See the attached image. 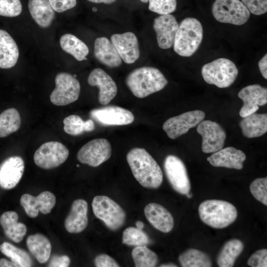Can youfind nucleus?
<instances>
[{"label":"nucleus","instance_id":"1","mask_svg":"<svg viewBox=\"0 0 267 267\" xmlns=\"http://www.w3.org/2000/svg\"><path fill=\"white\" fill-rule=\"evenodd\" d=\"M126 158L133 176L141 185L150 189L161 186L163 179L161 169L145 149L133 148Z\"/></svg>","mask_w":267,"mask_h":267},{"label":"nucleus","instance_id":"2","mask_svg":"<svg viewBox=\"0 0 267 267\" xmlns=\"http://www.w3.org/2000/svg\"><path fill=\"white\" fill-rule=\"evenodd\" d=\"M126 83L135 96L142 98L163 89L168 81L158 69L143 66L130 72Z\"/></svg>","mask_w":267,"mask_h":267},{"label":"nucleus","instance_id":"3","mask_svg":"<svg viewBox=\"0 0 267 267\" xmlns=\"http://www.w3.org/2000/svg\"><path fill=\"white\" fill-rule=\"evenodd\" d=\"M201 220L214 228H225L232 223L237 217L236 207L230 203L221 200H207L198 207Z\"/></svg>","mask_w":267,"mask_h":267},{"label":"nucleus","instance_id":"4","mask_svg":"<svg viewBox=\"0 0 267 267\" xmlns=\"http://www.w3.org/2000/svg\"><path fill=\"white\" fill-rule=\"evenodd\" d=\"M203 35V27L198 19L193 17L184 19L178 25L175 35L174 51L181 56H191L200 45Z\"/></svg>","mask_w":267,"mask_h":267},{"label":"nucleus","instance_id":"5","mask_svg":"<svg viewBox=\"0 0 267 267\" xmlns=\"http://www.w3.org/2000/svg\"><path fill=\"white\" fill-rule=\"evenodd\" d=\"M201 74L207 83L219 88H225L234 83L238 74V70L230 60L220 58L204 65Z\"/></svg>","mask_w":267,"mask_h":267},{"label":"nucleus","instance_id":"6","mask_svg":"<svg viewBox=\"0 0 267 267\" xmlns=\"http://www.w3.org/2000/svg\"><path fill=\"white\" fill-rule=\"evenodd\" d=\"M93 212L110 230H117L124 224L126 213L123 209L110 198L96 196L92 202Z\"/></svg>","mask_w":267,"mask_h":267},{"label":"nucleus","instance_id":"7","mask_svg":"<svg viewBox=\"0 0 267 267\" xmlns=\"http://www.w3.org/2000/svg\"><path fill=\"white\" fill-rule=\"evenodd\" d=\"M212 12L219 22L241 25L249 19L250 12L239 0H215Z\"/></svg>","mask_w":267,"mask_h":267},{"label":"nucleus","instance_id":"8","mask_svg":"<svg viewBox=\"0 0 267 267\" xmlns=\"http://www.w3.org/2000/svg\"><path fill=\"white\" fill-rule=\"evenodd\" d=\"M55 88L50 95L54 105L64 106L76 101L79 98L81 85L73 76L66 72L58 73L55 78Z\"/></svg>","mask_w":267,"mask_h":267},{"label":"nucleus","instance_id":"9","mask_svg":"<svg viewBox=\"0 0 267 267\" xmlns=\"http://www.w3.org/2000/svg\"><path fill=\"white\" fill-rule=\"evenodd\" d=\"M69 154V150L62 143L55 141H48L37 149L34 155V161L40 168L51 169L63 163Z\"/></svg>","mask_w":267,"mask_h":267},{"label":"nucleus","instance_id":"10","mask_svg":"<svg viewBox=\"0 0 267 267\" xmlns=\"http://www.w3.org/2000/svg\"><path fill=\"white\" fill-rule=\"evenodd\" d=\"M111 146L105 138L92 139L78 152L77 158L81 163L96 167L108 160L111 155Z\"/></svg>","mask_w":267,"mask_h":267},{"label":"nucleus","instance_id":"11","mask_svg":"<svg viewBox=\"0 0 267 267\" xmlns=\"http://www.w3.org/2000/svg\"><path fill=\"white\" fill-rule=\"evenodd\" d=\"M164 168L167 179L176 191L183 195L189 192L190 183L186 169L178 157L168 155L164 161Z\"/></svg>","mask_w":267,"mask_h":267},{"label":"nucleus","instance_id":"12","mask_svg":"<svg viewBox=\"0 0 267 267\" xmlns=\"http://www.w3.org/2000/svg\"><path fill=\"white\" fill-rule=\"evenodd\" d=\"M205 113L196 110L183 113L171 117L165 122L163 129L169 137L175 139L195 127L205 118Z\"/></svg>","mask_w":267,"mask_h":267},{"label":"nucleus","instance_id":"13","mask_svg":"<svg viewBox=\"0 0 267 267\" xmlns=\"http://www.w3.org/2000/svg\"><path fill=\"white\" fill-rule=\"evenodd\" d=\"M197 132L202 137L201 148L204 153H214L223 148L226 133L217 123L203 120L197 126Z\"/></svg>","mask_w":267,"mask_h":267},{"label":"nucleus","instance_id":"14","mask_svg":"<svg viewBox=\"0 0 267 267\" xmlns=\"http://www.w3.org/2000/svg\"><path fill=\"white\" fill-rule=\"evenodd\" d=\"M90 117L104 126H123L132 123L134 117L133 113L124 108L108 105L92 110Z\"/></svg>","mask_w":267,"mask_h":267},{"label":"nucleus","instance_id":"15","mask_svg":"<svg viewBox=\"0 0 267 267\" xmlns=\"http://www.w3.org/2000/svg\"><path fill=\"white\" fill-rule=\"evenodd\" d=\"M238 96L243 102L239 115L244 118L255 113L259 106L267 104V89L258 84L249 85L240 90Z\"/></svg>","mask_w":267,"mask_h":267},{"label":"nucleus","instance_id":"16","mask_svg":"<svg viewBox=\"0 0 267 267\" xmlns=\"http://www.w3.org/2000/svg\"><path fill=\"white\" fill-rule=\"evenodd\" d=\"M24 168V160L19 156L3 160L0 164V187L5 190L15 187L22 178Z\"/></svg>","mask_w":267,"mask_h":267},{"label":"nucleus","instance_id":"17","mask_svg":"<svg viewBox=\"0 0 267 267\" xmlns=\"http://www.w3.org/2000/svg\"><path fill=\"white\" fill-rule=\"evenodd\" d=\"M20 201L26 214L31 218H36L39 212L43 214L49 213L55 205L56 197L51 192L45 191L37 196L24 194Z\"/></svg>","mask_w":267,"mask_h":267},{"label":"nucleus","instance_id":"18","mask_svg":"<svg viewBox=\"0 0 267 267\" xmlns=\"http://www.w3.org/2000/svg\"><path fill=\"white\" fill-rule=\"evenodd\" d=\"M91 86L99 88L98 101L101 104H108L116 95L117 87L112 78L103 70L97 68L93 69L88 78Z\"/></svg>","mask_w":267,"mask_h":267},{"label":"nucleus","instance_id":"19","mask_svg":"<svg viewBox=\"0 0 267 267\" xmlns=\"http://www.w3.org/2000/svg\"><path fill=\"white\" fill-rule=\"evenodd\" d=\"M153 27L158 46L164 49L171 48L178 27L176 17L171 14L160 15L154 19Z\"/></svg>","mask_w":267,"mask_h":267},{"label":"nucleus","instance_id":"20","mask_svg":"<svg viewBox=\"0 0 267 267\" xmlns=\"http://www.w3.org/2000/svg\"><path fill=\"white\" fill-rule=\"evenodd\" d=\"M111 42L125 63H133L139 58L138 40L134 33L128 32L113 34L111 37Z\"/></svg>","mask_w":267,"mask_h":267},{"label":"nucleus","instance_id":"21","mask_svg":"<svg viewBox=\"0 0 267 267\" xmlns=\"http://www.w3.org/2000/svg\"><path fill=\"white\" fill-rule=\"evenodd\" d=\"M246 158L245 154L241 150L227 147L214 152L207 160L214 167L241 170Z\"/></svg>","mask_w":267,"mask_h":267},{"label":"nucleus","instance_id":"22","mask_svg":"<svg viewBox=\"0 0 267 267\" xmlns=\"http://www.w3.org/2000/svg\"><path fill=\"white\" fill-rule=\"evenodd\" d=\"M88 205L85 200L79 199L73 202L64 222L68 232L77 233L85 229L88 224Z\"/></svg>","mask_w":267,"mask_h":267},{"label":"nucleus","instance_id":"23","mask_svg":"<svg viewBox=\"0 0 267 267\" xmlns=\"http://www.w3.org/2000/svg\"><path fill=\"white\" fill-rule=\"evenodd\" d=\"M144 212L147 221L157 230L168 233L173 228V217L170 212L163 206L155 203H150L145 207Z\"/></svg>","mask_w":267,"mask_h":267},{"label":"nucleus","instance_id":"24","mask_svg":"<svg viewBox=\"0 0 267 267\" xmlns=\"http://www.w3.org/2000/svg\"><path fill=\"white\" fill-rule=\"evenodd\" d=\"M94 55L101 63L110 68L118 67L122 64V59L116 48L106 37H99L95 39Z\"/></svg>","mask_w":267,"mask_h":267},{"label":"nucleus","instance_id":"25","mask_svg":"<svg viewBox=\"0 0 267 267\" xmlns=\"http://www.w3.org/2000/svg\"><path fill=\"white\" fill-rule=\"evenodd\" d=\"M18 57L19 49L15 41L6 31L0 29V68L13 67Z\"/></svg>","mask_w":267,"mask_h":267},{"label":"nucleus","instance_id":"26","mask_svg":"<svg viewBox=\"0 0 267 267\" xmlns=\"http://www.w3.org/2000/svg\"><path fill=\"white\" fill-rule=\"evenodd\" d=\"M18 215L14 211H6L0 217V224L5 235L15 243L21 241L27 232L25 224L19 222Z\"/></svg>","mask_w":267,"mask_h":267},{"label":"nucleus","instance_id":"27","mask_svg":"<svg viewBox=\"0 0 267 267\" xmlns=\"http://www.w3.org/2000/svg\"><path fill=\"white\" fill-rule=\"evenodd\" d=\"M240 127L243 134L247 138L261 136L267 132V114H250L240 121Z\"/></svg>","mask_w":267,"mask_h":267},{"label":"nucleus","instance_id":"28","mask_svg":"<svg viewBox=\"0 0 267 267\" xmlns=\"http://www.w3.org/2000/svg\"><path fill=\"white\" fill-rule=\"evenodd\" d=\"M28 8L33 20L42 28L48 27L54 18L49 0H29Z\"/></svg>","mask_w":267,"mask_h":267},{"label":"nucleus","instance_id":"29","mask_svg":"<svg viewBox=\"0 0 267 267\" xmlns=\"http://www.w3.org/2000/svg\"><path fill=\"white\" fill-rule=\"evenodd\" d=\"M27 246L36 260L41 264L49 259L51 245L48 239L41 233L29 236L26 240Z\"/></svg>","mask_w":267,"mask_h":267},{"label":"nucleus","instance_id":"30","mask_svg":"<svg viewBox=\"0 0 267 267\" xmlns=\"http://www.w3.org/2000/svg\"><path fill=\"white\" fill-rule=\"evenodd\" d=\"M244 249L243 242L238 239L227 241L220 252L217 263L220 267H231Z\"/></svg>","mask_w":267,"mask_h":267},{"label":"nucleus","instance_id":"31","mask_svg":"<svg viewBox=\"0 0 267 267\" xmlns=\"http://www.w3.org/2000/svg\"><path fill=\"white\" fill-rule=\"evenodd\" d=\"M61 48L66 52L72 55L78 61L87 60L89 49L86 44L76 36L65 34L60 39Z\"/></svg>","mask_w":267,"mask_h":267},{"label":"nucleus","instance_id":"32","mask_svg":"<svg viewBox=\"0 0 267 267\" xmlns=\"http://www.w3.org/2000/svg\"><path fill=\"white\" fill-rule=\"evenodd\" d=\"M178 261L183 267H210L212 260L206 253L196 249H189L181 254Z\"/></svg>","mask_w":267,"mask_h":267},{"label":"nucleus","instance_id":"33","mask_svg":"<svg viewBox=\"0 0 267 267\" xmlns=\"http://www.w3.org/2000/svg\"><path fill=\"white\" fill-rule=\"evenodd\" d=\"M21 120L18 110L10 108L0 114V137L7 136L18 131L20 127Z\"/></svg>","mask_w":267,"mask_h":267},{"label":"nucleus","instance_id":"34","mask_svg":"<svg viewBox=\"0 0 267 267\" xmlns=\"http://www.w3.org/2000/svg\"><path fill=\"white\" fill-rule=\"evenodd\" d=\"M64 132L72 135H78L85 132H91L94 129V123L91 119L84 121L77 115H69L63 120Z\"/></svg>","mask_w":267,"mask_h":267},{"label":"nucleus","instance_id":"35","mask_svg":"<svg viewBox=\"0 0 267 267\" xmlns=\"http://www.w3.org/2000/svg\"><path fill=\"white\" fill-rule=\"evenodd\" d=\"M0 251L18 267H29L32 265L30 255L24 250L4 242L0 245Z\"/></svg>","mask_w":267,"mask_h":267},{"label":"nucleus","instance_id":"36","mask_svg":"<svg viewBox=\"0 0 267 267\" xmlns=\"http://www.w3.org/2000/svg\"><path fill=\"white\" fill-rule=\"evenodd\" d=\"M132 256L136 267H154L158 263L157 255L146 246L135 247Z\"/></svg>","mask_w":267,"mask_h":267},{"label":"nucleus","instance_id":"37","mask_svg":"<svg viewBox=\"0 0 267 267\" xmlns=\"http://www.w3.org/2000/svg\"><path fill=\"white\" fill-rule=\"evenodd\" d=\"M150 242L147 234L142 230L129 227L123 232L122 243L129 246H146Z\"/></svg>","mask_w":267,"mask_h":267},{"label":"nucleus","instance_id":"38","mask_svg":"<svg viewBox=\"0 0 267 267\" xmlns=\"http://www.w3.org/2000/svg\"><path fill=\"white\" fill-rule=\"evenodd\" d=\"M250 190L256 199L267 205V178L255 179L250 185Z\"/></svg>","mask_w":267,"mask_h":267},{"label":"nucleus","instance_id":"39","mask_svg":"<svg viewBox=\"0 0 267 267\" xmlns=\"http://www.w3.org/2000/svg\"><path fill=\"white\" fill-rule=\"evenodd\" d=\"M148 9L160 15L170 14L177 8V0H148Z\"/></svg>","mask_w":267,"mask_h":267},{"label":"nucleus","instance_id":"40","mask_svg":"<svg viewBox=\"0 0 267 267\" xmlns=\"http://www.w3.org/2000/svg\"><path fill=\"white\" fill-rule=\"evenodd\" d=\"M22 10L20 0H0V15L5 17H16Z\"/></svg>","mask_w":267,"mask_h":267},{"label":"nucleus","instance_id":"41","mask_svg":"<svg viewBox=\"0 0 267 267\" xmlns=\"http://www.w3.org/2000/svg\"><path fill=\"white\" fill-rule=\"evenodd\" d=\"M241 1L254 15H262L267 11V0H241Z\"/></svg>","mask_w":267,"mask_h":267},{"label":"nucleus","instance_id":"42","mask_svg":"<svg viewBox=\"0 0 267 267\" xmlns=\"http://www.w3.org/2000/svg\"><path fill=\"white\" fill-rule=\"evenodd\" d=\"M247 264L252 267H267V250L263 249L254 252L248 259Z\"/></svg>","mask_w":267,"mask_h":267},{"label":"nucleus","instance_id":"43","mask_svg":"<svg viewBox=\"0 0 267 267\" xmlns=\"http://www.w3.org/2000/svg\"><path fill=\"white\" fill-rule=\"evenodd\" d=\"M54 11L61 13L74 7L76 0H49Z\"/></svg>","mask_w":267,"mask_h":267},{"label":"nucleus","instance_id":"44","mask_svg":"<svg viewBox=\"0 0 267 267\" xmlns=\"http://www.w3.org/2000/svg\"><path fill=\"white\" fill-rule=\"evenodd\" d=\"M94 265L97 267H119L117 262L109 255L101 254L94 259Z\"/></svg>","mask_w":267,"mask_h":267},{"label":"nucleus","instance_id":"45","mask_svg":"<svg viewBox=\"0 0 267 267\" xmlns=\"http://www.w3.org/2000/svg\"><path fill=\"white\" fill-rule=\"evenodd\" d=\"M70 263L69 257L66 255H54L51 258L48 267H67Z\"/></svg>","mask_w":267,"mask_h":267},{"label":"nucleus","instance_id":"46","mask_svg":"<svg viewBox=\"0 0 267 267\" xmlns=\"http://www.w3.org/2000/svg\"><path fill=\"white\" fill-rule=\"evenodd\" d=\"M258 66L263 77L267 79V54H266L259 61Z\"/></svg>","mask_w":267,"mask_h":267},{"label":"nucleus","instance_id":"47","mask_svg":"<svg viewBox=\"0 0 267 267\" xmlns=\"http://www.w3.org/2000/svg\"><path fill=\"white\" fill-rule=\"evenodd\" d=\"M18 267L11 261H8L4 258L0 259V267Z\"/></svg>","mask_w":267,"mask_h":267},{"label":"nucleus","instance_id":"48","mask_svg":"<svg viewBox=\"0 0 267 267\" xmlns=\"http://www.w3.org/2000/svg\"><path fill=\"white\" fill-rule=\"evenodd\" d=\"M88 1L96 3H104L105 4H111L115 2L116 0H88Z\"/></svg>","mask_w":267,"mask_h":267},{"label":"nucleus","instance_id":"49","mask_svg":"<svg viewBox=\"0 0 267 267\" xmlns=\"http://www.w3.org/2000/svg\"><path fill=\"white\" fill-rule=\"evenodd\" d=\"M135 225L136 228L141 230H142L144 228V225L143 222L141 221H137L135 222Z\"/></svg>","mask_w":267,"mask_h":267},{"label":"nucleus","instance_id":"50","mask_svg":"<svg viewBox=\"0 0 267 267\" xmlns=\"http://www.w3.org/2000/svg\"><path fill=\"white\" fill-rule=\"evenodd\" d=\"M160 267H177L178 266L175 264L169 263L161 264Z\"/></svg>","mask_w":267,"mask_h":267},{"label":"nucleus","instance_id":"51","mask_svg":"<svg viewBox=\"0 0 267 267\" xmlns=\"http://www.w3.org/2000/svg\"><path fill=\"white\" fill-rule=\"evenodd\" d=\"M186 195L188 198H191L192 196V194L189 193V192H188V193L186 194Z\"/></svg>","mask_w":267,"mask_h":267},{"label":"nucleus","instance_id":"52","mask_svg":"<svg viewBox=\"0 0 267 267\" xmlns=\"http://www.w3.org/2000/svg\"><path fill=\"white\" fill-rule=\"evenodd\" d=\"M139 0L143 3H146L148 1V0Z\"/></svg>","mask_w":267,"mask_h":267}]
</instances>
